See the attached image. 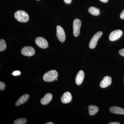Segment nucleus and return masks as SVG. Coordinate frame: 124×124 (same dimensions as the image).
Instances as JSON below:
<instances>
[{"label":"nucleus","mask_w":124,"mask_h":124,"mask_svg":"<svg viewBox=\"0 0 124 124\" xmlns=\"http://www.w3.org/2000/svg\"><path fill=\"white\" fill-rule=\"evenodd\" d=\"M15 18L18 22L26 23L29 20V16L26 12L23 10H18L15 14Z\"/></svg>","instance_id":"nucleus-1"},{"label":"nucleus","mask_w":124,"mask_h":124,"mask_svg":"<svg viewBox=\"0 0 124 124\" xmlns=\"http://www.w3.org/2000/svg\"><path fill=\"white\" fill-rule=\"evenodd\" d=\"M58 77L57 72L54 70H51L45 73L43 79L46 82H51L56 80Z\"/></svg>","instance_id":"nucleus-2"},{"label":"nucleus","mask_w":124,"mask_h":124,"mask_svg":"<svg viewBox=\"0 0 124 124\" xmlns=\"http://www.w3.org/2000/svg\"><path fill=\"white\" fill-rule=\"evenodd\" d=\"M102 35V32L101 31L98 32L94 35L90 42L89 46L90 49L94 48L97 45L98 40Z\"/></svg>","instance_id":"nucleus-3"},{"label":"nucleus","mask_w":124,"mask_h":124,"mask_svg":"<svg viewBox=\"0 0 124 124\" xmlns=\"http://www.w3.org/2000/svg\"><path fill=\"white\" fill-rule=\"evenodd\" d=\"M81 21L79 19H76L74 20L73 23V34L74 36L77 37L80 33V28L81 26Z\"/></svg>","instance_id":"nucleus-4"},{"label":"nucleus","mask_w":124,"mask_h":124,"mask_svg":"<svg viewBox=\"0 0 124 124\" xmlns=\"http://www.w3.org/2000/svg\"><path fill=\"white\" fill-rule=\"evenodd\" d=\"M56 35L58 39L61 42H63L66 40V34L64 29L60 26H57L56 28Z\"/></svg>","instance_id":"nucleus-5"},{"label":"nucleus","mask_w":124,"mask_h":124,"mask_svg":"<svg viewBox=\"0 0 124 124\" xmlns=\"http://www.w3.org/2000/svg\"><path fill=\"white\" fill-rule=\"evenodd\" d=\"M36 44L39 47L42 49H45L48 46V41L44 38L38 37L35 40Z\"/></svg>","instance_id":"nucleus-6"},{"label":"nucleus","mask_w":124,"mask_h":124,"mask_svg":"<svg viewBox=\"0 0 124 124\" xmlns=\"http://www.w3.org/2000/svg\"><path fill=\"white\" fill-rule=\"evenodd\" d=\"M23 55L24 56H31L34 55L35 53V49L30 46H26L23 48L21 51Z\"/></svg>","instance_id":"nucleus-7"},{"label":"nucleus","mask_w":124,"mask_h":124,"mask_svg":"<svg viewBox=\"0 0 124 124\" xmlns=\"http://www.w3.org/2000/svg\"><path fill=\"white\" fill-rule=\"evenodd\" d=\"M123 34L121 30H116L113 31L110 34L109 39L111 41H115L119 39Z\"/></svg>","instance_id":"nucleus-8"},{"label":"nucleus","mask_w":124,"mask_h":124,"mask_svg":"<svg viewBox=\"0 0 124 124\" xmlns=\"http://www.w3.org/2000/svg\"><path fill=\"white\" fill-rule=\"evenodd\" d=\"M111 82L112 79L111 77L108 76H107L103 78V79L100 82V86L101 88H107L111 84Z\"/></svg>","instance_id":"nucleus-9"},{"label":"nucleus","mask_w":124,"mask_h":124,"mask_svg":"<svg viewBox=\"0 0 124 124\" xmlns=\"http://www.w3.org/2000/svg\"><path fill=\"white\" fill-rule=\"evenodd\" d=\"M72 97L70 93L69 92H66L63 94L61 98V100L62 102L63 103H69L71 101Z\"/></svg>","instance_id":"nucleus-10"},{"label":"nucleus","mask_w":124,"mask_h":124,"mask_svg":"<svg viewBox=\"0 0 124 124\" xmlns=\"http://www.w3.org/2000/svg\"><path fill=\"white\" fill-rule=\"evenodd\" d=\"M85 73L84 71L81 70L77 73L76 78V83L77 85H80L82 84L84 80Z\"/></svg>","instance_id":"nucleus-11"},{"label":"nucleus","mask_w":124,"mask_h":124,"mask_svg":"<svg viewBox=\"0 0 124 124\" xmlns=\"http://www.w3.org/2000/svg\"><path fill=\"white\" fill-rule=\"evenodd\" d=\"M53 98V95L50 93H47L45 95L44 97L42 98L40 100V102L43 105L48 104L51 101Z\"/></svg>","instance_id":"nucleus-12"},{"label":"nucleus","mask_w":124,"mask_h":124,"mask_svg":"<svg viewBox=\"0 0 124 124\" xmlns=\"http://www.w3.org/2000/svg\"><path fill=\"white\" fill-rule=\"evenodd\" d=\"M29 98V94H24L23 95L18 99L16 102V106H19L21 104H23L24 103L26 102L28 100Z\"/></svg>","instance_id":"nucleus-13"},{"label":"nucleus","mask_w":124,"mask_h":124,"mask_svg":"<svg viewBox=\"0 0 124 124\" xmlns=\"http://www.w3.org/2000/svg\"><path fill=\"white\" fill-rule=\"evenodd\" d=\"M110 111L112 113L119 115H124V109L117 107H112L110 108Z\"/></svg>","instance_id":"nucleus-14"},{"label":"nucleus","mask_w":124,"mask_h":124,"mask_svg":"<svg viewBox=\"0 0 124 124\" xmlns=\"http://www.w3.org/2000/svg\"><path fill=\"white\" fill-rule=\"evenodd\" d=\"M88 109L89 114L91 116L94 115L99 111L98 108L95 105H90Z\"/></svg>","instance_id":"nucleus-15"},{"label":"nucleus","mask_w":124,"mask_h":124,"mask_svg":"<svg viewBox=\"0 0 124 124\" xmlns=\"http://www.w3.org/2000/svg\"><path fill=\"white\" fill-rule=\"evenodd\" d=\"M88 11L90 13L94 16H98L100 14L99 9L95 7H90L88 9Z\"/></svg>","instance_id":"nucleus-16"},{"label":"nucleus","mask_w":124,"mask_h":124,"mask_svg":"<svg viewBox=\"0 0 124 124\" xmlns=\"http://www.w3.org/2000/svg\"><path fill=\"white\" fill-rule=\"evenodd\" d=\"M7 45L4 40L0 39V51H4L6 48Z\"/></svg>","instance_id":"nucleus-17"},{"label":"nucleus","mask_w":124,"mask_h":124,"mask_svg":"<svg viewBox=\"0 0 124 124\" xmlns=\"http://www.w3.org/2000/svg\"><path fill=\"white\" fill-rule=\"evenodd\" d=\"M27 120L25 118H21L16 120L14 122V124H25L26 123Z\"/></svg>","instance_id":"nucleus-18"},{"label":"nucleus","mask_w":124,"mask_h":124,"mask_svg":"<svg viewBox=\"0 0 124 124\" xmlns=\"http://www.w3.org/2000/svg\"><path fill=\"white\" fill-rule=\"evenodd\" d=\"M6 88V85L5 83L0 81V90H3L5 89Z\"/></svg>","instance_id":"nucleus-19"},{"label":"nucleus","mask_w":124,"mask_h":124,"mask_svg":"<svg viewBox=\"0 0 124 124\" xmlns=\"http://www.w3.org/2000/svg\"><path fill=\"white\" fill-rule=\"evenodd\" d=\"M20 74H21V72L20 71L18 70L14 71L12 73V75L14 76H19Z\"/></svg>","instance_id":"nucleus-20"},{"label":"nucleus","mask_w":124,"mask_h":124,"mask_svg":"<svg viewBox=\"0 0 124 124\" xmlns=\"http://www.w3.org/2000/svg\"><path fill=\"white\" fill-rule=\"evenodd\" d=\"M119 54H120V55L124 57V49H121L119 51Z\"/></svg>","instance_id":"nucleus-21"},{"label":"nucleus","mask_w":124,"mask_h":124,"mask_svg":"<svg viewBox=\"0 0 124 124\" xmlns=\"http://www.w3.org/2000/svg\"><path fill=\"white\" fill-rule=\"evenodd\" d=\"M120 17L122 19H124V9L120 15Z\"/></svg>","instance_id":"nucleus-22"},{"label":"nucleus","mask_w":124,"mask_h":124,"mask_svg":"<svg viewBox=\"0 0 124 124\" xmlns=\"http://www.w3.org/2000/svg\"><path fill=\"white\" fill-rule=\"evenodd\" d=\"M64 1L66 4H70L72 2V0H64Z\"/></svg>","instance_id":"nucleus-23"},{"label":"nucleus","mask_w":124,"mask_h":124,"mask_svg":"<svg viewBox=\"0 0 124 124\" xmlns=\"http://www.w3.org/2000/svg\"><path fill=\"white\" fill-rule=\"evenodd\" d=\"M100 1L104 3H107L108 1V0H100Z\"/></svg>","instance_id":"nucleus-24"},{"label":"nucleus","mask_w":124,"mask_h":124,"mask_svg":"<svg viewBox=\"0 0 124 124\" xmlns=\"http://www.w3.org/2000/svg\"><path fill=\"white\" fill-rule=\"evenodd\" d=\"M109 124H120V123L118 122H112L109 123Z\"/></svg>","instance_id":"nucleus-25"},{"label":"nucleus","mask_w":124,"mask_h":124,"mask_svg":"<svg viewBox=\"0 0 124 124\" xmlns=\"http://www.w3.org/2000/svg\"><path fill=\"white\" fill-rule=\"evenodd\" d=\"M46 124H54V123L52 122H48L46 123Z\"/></svg>","instance_id":"nucleus-26"},{"label":"nucleus","mask_w":124,"mask_h":124,"mask_svg":"<svg viewBox=\"0 0 124 124\" xmlns=\"http://www.w3.org/2000/svg\"><path fill=\"white\" fill-rule=\"evenodd\" d=\"M56 80H57H57H58V79H56Z\"/></svg>","instance_id":"nucleus-27"},{"label":"nucleus","mask_w":124,"mask_h":124,"mask_svg":"<svg viewBox=\"0 0 124 124\" xmlns=\"http://www.w3.org/2000/svg\"></svg>","instance_id":"nucleus-28"},{"label":"nucleus","mask_w":124,"mask_h":124,"mask_svg":"<svg viewBox=\"0 0 124 124\" xmlns=\"http://www.w3.org/2000/svg\"></svg>","instance_id":"nucleus-29"}]
</instances>
